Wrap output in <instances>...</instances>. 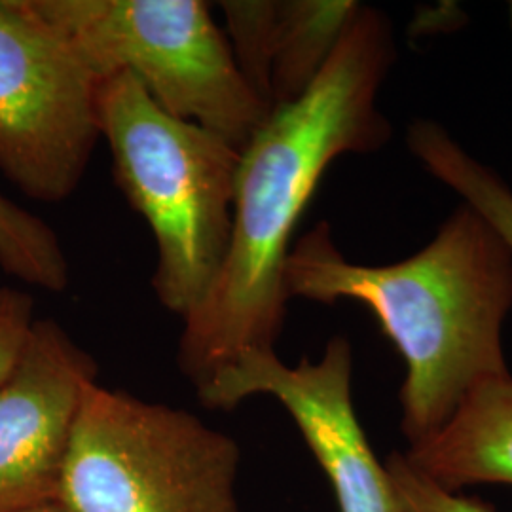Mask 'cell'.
I'll return each mask as SVG.
<instances>
[{
  "label": "cell",
  "mask_w": 512,
  "mask_h": 512,
  "mask_svg": "<svg viewBox=\"0 0 512 512\" xmlns=\"http://www.w3.org/2000/svg\"><path fill=\"white\" fill-rule=\"evenodd\" d=\"M509 23H511L512 29V2H509Z\"/></svg>",
  "instance_id": "2e32d148"
},
{
  "label": "cell",
  "mask_w": 512,
  "mask_h": 512,
  "mask_svg": "<svg viewBox=\"0 0 512 512\" xmlns=\"http://www.w3.org/2000/svg\"><path fill=\"white\" fill-rule=\"evenodd\" d=\"M287 300L363 304L403 357L404 437H433L461 403L511 370L503 325L512 310V253L494 226L461 203L416 255L355 264L336 247L329 222L291 245L283 268Z\"/></svg>",
  "instance_id": "7a4b0ae2"
},
{
  "label": "cell",
  "mask_w": 512,
  "mask_h": 512,
  "mask_svg": "<svg viewBox=\"0 0 512 512\" xmlns=\"http://www.w3.org/2000/svg\"><path fill=\"white\" fill-rule=\"evenodd\" d=\"M239 446L198 416L93 384L61 478L69 512H243Z\"/></svg>",
  "instance_id": "277c9868"
},
{
  "label": "cell",
  "mask_w": 512,
  "mask_h": 512,
  "mask_svg": "<svg viewBox=\"0 0 512 512\" xmlns=\"http://www.w3.org/2000/svg\"><path fill=\"white\" fill-rule=\"evenodd\" d=\"M35 321V300L31 294L14 287H0V384L18 365Z\"/></svg>",
  "instance_id": "5bb4252c"
},
{
  "label": "cell",
  "mask_w": 512,
  "mask_h": 512,
  "mask_svg": "<svg viewBox=\"0 0 512 512\" xmlns=\"http://www.w3.org/2000/svg\"><path fill=\"white\" fill-rule=\"evenodd\" d=\"M99 80L35 0H0V173L27 198L65 202L82 183Z\"/></svg>",
  "instance_id": "8992f818"
},
{
  "label": "cell",
  "mask_w": 512,
  "mask_h": 512,
  "mask_svg": "<svg viewBox=\"0 0 512 512\" xmlns=\"http://www.w3.org/2000/svg\"><path fill=\"white\" fill-rule=\"evenodd\" d=\"M0 270L46 293L71 285V266L54 228L0 192Z\"/></svg>",
  "instance_id": "7c38bea8"
},
{
  "label": "cell",
  "mask_w": 512,
  "mask_h": 512,
  "mask_svg": "<svg viewBox=\"0 0 512 512\" xmlns=\"http://www.w3.org/2000/svg\"><path fill=\"white\" fill-rule=\"evenodd\" d=\"M99 366L54 319H37L0 384V512L57 503L74 423Z\"/></svg>",
  "instance_id": "ba28073f"
},
{
  "label": "cell",
  "mask_w": 512,
  "mask_h": 512,
  "mask_svg": "<svg viewBox=\"0 0 512 512\" xmlns=\"http://www.w3.org/2000/svg\"><path fill=\"white\" fill-rule=\"evenodd\" d=\"M21 512H69L63 505H59V503H48V505H40V507H35V509H29V511H21Z\"/></svg>",
  "instance_id": "9a60e30c"
},
{
  "label": "cell",
  "mask_w": 512,
  "mask_h": 512,
  "mask_svg": "<svg viewBox=\"0 0 512 512\" xmlns=\"http://www.w3.org/2000/svg\"><path fill=\"white\" fill-rule=\"evenodd\" d=\"M239 71L270 112L308 92L363 4L355 0H224Z\"/></svg>",
  "instance_id": "9c48e42d"
},
{
  "label": "cell",
  "mask_w": 512,
  "mask_h": 512,
  "mask_svg": "<svg viewBox=\"0 0 512 512\" xmlns=\"http://www.w3.org/2000/svg\"><path fill=\"white\" fill-rule=\"evenodd\" d=\"M351 374V344L334 336L315 363L302 359L285 365L275 349L243 353L198 389V397L203 406L220 410L255 395L274 397L329 478L340 512H403L387 467L357 418Z\"/></svg>",
  "instance_id": "52a82bcc"
},
{
  "label": "cell",
  "mask_w": 512,
  "mask_h": 512,
  "mask_svg": "<svg viewBox=\"0 0 512 512\" xmlns=\"http://www.w3.org/2000/svg\"><path fill=\"white\" fill-rule=\"evenodd\" d=\"M406 147L433 179L488 220L512 253V190L503 177L476 160L448 129L429 118L410 124Z\"/></svg>",
  "instance_id": "8fae6325"
},
{
  "label": "cell",
  "mask_w": 512,
  "mask_h": 512,
  "mask_svg": "<svg viewBox=\"0 0 512 512\" xmlns=\"http://www.w3.org/2000/svg\"><path fill=\"white\" fill-rule=\"evenodd\" d=\"M385 467L403 512H495L476 499L433 482L401 452H393L385 461Z\"/></svg>",
  "instance_id": "4fadbf2b"
},
{
  "label": "cell",
  "mask_w": 512,
  "mask_h": 512,
  "mask_svg": "<svg viewBox=\"0 0 512 512\" xmlns=\"http://www.w3.org/2000/svg\"><path fill=\"white\" fill-rule=\"evenodd\" d=\"M97 120L114 181L156 243L154 294L184 321L209 296L228 255L241 150L167 114L128 73L99 80Z\"/></svg>",
  "instance_id": "3957f363"
},
{
  "label": "cell",
  "mask_w": 512,
  "mask_h": 512,
  "mask_svg": "<svg viewBox=\"0 0 512 512\" xmlns=\"http://www.w3.org/2000/svg\"><path fill=\"white\" fill-rule=\"evenodd\" d=\"M99 78L128 73L167 114L245 147L270 116L203 0H35Z\"/></svg>",
  "instance_id": "5b68a950"
},
{
  "label": "cell",
  "mask_w": 512,
  "mask_h": 512,
  "mask_svg": "<svg viewBox=\"0 0 512 512\" xmlns=\"http://www.w3.org/2000/svg\"><path fill=\"white\" fill-rule=\"evenodd\" d=\"M395 59L393 23L363 4L308 92L272 110L241 148L228 255L179 340L177 363L196 391L243 353L275 349L296 224L336 158L389 143L393 126L378 97Z\"/></svg>",
  "instance_id": "6da1fadb"
},
{
  "label": "cell",
  "mask_w": 512,
  "mask_h": 512,
  "mask_svg": "<svg viewBox=\"0 0 512 512\" xmlns=\"http://www.w3.org/2000/svg\"><path fill=\"white\" fill-rule=\"evenodd\" d=\"M404 456L452 492L475 484L512 486V374L476 387L433 437Z\"/></svg>",
  "instance_id": "30bf717a"
}]
</instances>
